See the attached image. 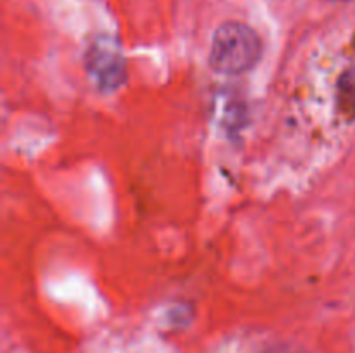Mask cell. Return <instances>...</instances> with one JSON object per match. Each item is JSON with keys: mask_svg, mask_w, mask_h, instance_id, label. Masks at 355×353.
Returning <instances> with one entry per match:
<instances>
[{"mask_svg": "<svg viewBox=\"0 0 355 353\" xmlns=\"http://www.w3.org/2000/svg\"><path fill=\"white\" fill-rule=\"evenodd\" d=\"M340 104L342 109L355 118V68L349 69L340 78Z\"/></svg>", "mask_w": 355, "mask_h": 353, "instance_id": "3957f363", "label": "cell"}, {"mask_svg": "<svg viewBox=\"0 0 355 353\" xmlns=\"http://www.w3.org/2000/svg\"><path fill=\"white\" fill-rule=\"evenodd\" d=\"M262 57V40L248 24L227 21L215 30L208 62L220 75H243Z\"/></svg>", "mask_w": 355, "mask_h": 353, "instance_id": "6da1fadb", "label": "cell"}, {"mask_svg": "<svg viewBox=\"0 0 355 353\" xmlns=\"http://www.w3.org/2000/svg\"><path fill=\"white\" fill-rule=\"evenodd\" d=\"M85 68L101 90H116L127 80V66L116 42L99 37L85 52Z\"/></svg>", "mask_w": 355, "mask_h": 353, "instance_id": "7a4b0ae2", "label": "cell"}]
</instances>
